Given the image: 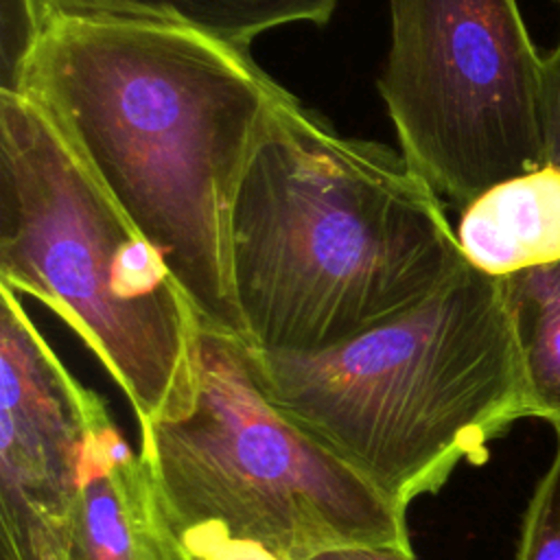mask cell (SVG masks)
<instances>
[{
	"label": "cell",
	"instance_id": "cell-17",
	"mask_svg": "<svg viewBox=\"0 0 560 560\" xmlns=\"http://www.w3.org/2000/svg\"><path fill=\"white\" fill-rule=\"evenodd\" d=\"M558 2H560V0H558Z\"/></svg>",
	"mask_w": 560,
	"mask_h": 560
},
{
	"label": "cell",
	"instance_id": "cell-14",
	"mask_svg": "<svg viewBox=\"0 0 560 560\" xmlns=\"http://www.w3.org/2000/svg\"><path fill=\"white\" fill-rule=\"evenodd\" d=\"M542 144H545V164L560 168V37L556 48L545 57Z\"/></svg>",
	"mask_w": 560,
	"mask_h": 560
},
{
	"label": "cell",
	"instance_id": "cell-9",
	"mask_svg": "<svg viewBox=\"0 0 560 560\" xmlns=\"http://www.w3.org/2000/svg\"><path fill=\"white\" fill-rule=\"evenodd\" d=\"M468 265L505 278L560 260V168L545 164L472 199L455 228Z\"/></svg>",
	"mask_w": 560,
	"mask_h": 560
},
{
	"label": "cell",
	"instance_id": "cell-13",
	"mask_svg": "<svg viewBox=\"0 0 560 560\" xmlns=\"http://www.w3.org/2000/svg\"><path fill=\"white\" fill-rule=\"evenodd\" d=\"M42 28V13L37 0H2V85L0 90H13L22 61L28 55L37 33Z\"/></svg>",
	"mask_w": 560,
	"mask_h": 560
},
{
	"label": "cell",
	"instance_id": "cell-16",
	"mask_svg": "<svg viewBox=\"0 0 560 560\" xmlns=\"http://www.w3.org/2000/svg\"><path fill=\"white\" fill-rule=\"evenodd\" d=\"M0 560H15V558H13V553L7 547L0 545Z\"/></svg>",
	"mask_w": 560,
	"mask_h": 560
},
{
	"label": "cell",
	"instance_id": "cell-10",
	"mask_svg": "<svg viewBox=\"0 0 560 560\" xmlns=\"http://www.w3.org/2000/svg\"><path fill=\"white\" fill-rule=\"evenodd\" d=\"M339 0H37L46 15H107L179 24L249 48L258 35L300 22L326 24Z\"/></svg>",
	"mask_w": 560,
	"mask_h": 560
},
{
	"label": "cell",
	"instance_id": "cell-5",
	"mask_svg": "<svg viewBox=\"0 0 560 560\" xmlns=\"http://www.w3.org/2000/svg\"><path fill=\"white\" fill-rule=\"evenodd\" d=\"M140 455L188 560L411 549L407 510L265 396L243 341L203 326L195 405L142 429Z\"/></svg>",
	"mask_w": 560,
	"mask_h": 560
},
{
	"label": "cell",
	"instance_id": "cell-12",
	"mask_svg": "<svg viewBox=\"0 0 560 560\" xmlns=\"http://www.w3.org/2000/svg\"><path fill=\"white\" fill-rule=\"evenodd\" d=\"M553 429L556 453L527 503L514 560H560V427Z\"/></svg>",
	"mask_w": 560,
	"mask_h": 560
},
{
	"label": "cell",
	"instance_id": "cell-11",
	"mask_svg": "<svg viewBox=\"0 0 560 560\" xmlns=\"http://www.w3.org/2000/svg\"><path fill=\"white\" fill-rule=\"evenodd\" d=\"M501 282L523 368L527 418L560 427V260Z\"/></svg>",
	"mask_w": 560,
	"mask_h": 560
},
{
	"label": "cell",
	"instance_id": "cell-3",
	"mask_svg": "<svg viewBox=\"0 0 560 560\" xmlns=\"http://www.w3.org/2000/svg\"><path fill=\"white\" fill-rule=\"evenodd\" d=\"M245 352L265 396L402 510L527 418L503 282L468 262L335 346Z\"/></svg>",
	"mask_w": 560,
	"mask_h": 560
},
{
	"label": "cell",
	"instance_id": "cell-7",
	"mask_svg": "<svg viewBox=\"0 0 560 560\" xmlns=\"http://www.w3.org/2000/svg\"><path fill=\"white\" fill-rule=\"evenodd\" d=\"M109 418L0 284V545L15 560H66L90 444Z\"/></svg>",
	"mask_w": 560,
	"mask_h": 560
},
{
	"label": "cell",
	"instance_id": "cell-1",
	"mask_svg": "<svg viewBox=\"0 0 560 560\" xmlns=\"http://www.w3.org/2000/svg\"><path fill=\"white\" fill-rule=\"evenodd\" d=\"M13 90L57 122L155 245L201 326L245 343L232 208L291 92L249 48L179 24L107 15H46Z\"/></svg>",
	"mask_w": 560,
	"mask_h": 560
},
{
	"label": "cell",
	"instance_id": "cell-8",
	"mask_svg": "<svg viewBox=\"0 0 560 560\" xmlns=\"http://www.w3.org/2000/svg\"><path fill=\"white\" fill-rule=\"evenodd\" d=\"M66 560H188L144 457L129 448L112 418L90 444Z\"/></svg>",
	"mask_w": 560,
	"mask_h": 560
},
{
	"label": "cell",
	"instance_id": "cell-6",
	"mask_svg": "<svg viewBox=\"0 0 560 560\" xmlns=\"http://www.w3.org/2000/svg\"><path fill=\"white\" fill-rule=\"evenodd\" d=\"M542 77L516 0H389L378 94L400 155L464 210L545 166Z\"/></svg>",
	"mask_w": 560,
	"mask_h": 560
},
{
	"label": "cell",
	"instance_id": "cell-4",
	"mask_svg": "<svg viewBox=\"0 0 560 560\" xmlns=\"http://www.w3.org/2000/svg\"><path fill=\"white\" fill-rule=\"evenodd\" d=\"M0 284L81 337L140 431L188 416L199 389L197 311L57 122L15 90H0Z\"/></svg>",
	"mask_w": 560,
	"mask_h": 560
},
{
	"label": "cell",
	"instance_id": "cell-15",
	"mask_svg": "<svg viewBox=\"0 0 560 560\" xmlns=\"http://www.w3.org/2000/svg\"><path fill=\"white\" fill-rule=\"evenodd\" d=\"M315 560H416L411 549L400 547H350L324 553Z\"/></svg>",
	"mask_w": 560,
	"mask_h": 560
},
{
	"label": "cell",
	"instance_id": "cell-2",
	"mask_svg": "<svg viewBox=\"0 0 560 560\" xmlns=\"http://www.w3.org/2000/svg\"><path fill=\"white\" fill-rule=\"evenodd\" d=\"M230 258L245 346L317 352L433 293L464 262L400 151L341 136L293 94L241 177Z\"/></svg>",
	"mask_w": 560,
	"mask_h": 560
}]
</instances>
